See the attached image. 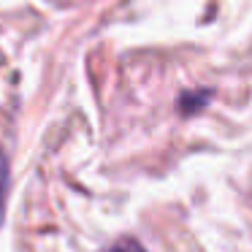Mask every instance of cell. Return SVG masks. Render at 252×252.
<instances>
[{
	"mask_svg": "<svg viewBox=\"0 0 252 252\" xmlns=\"http://www.w3.org/2000/svg\"><path fill=\"white\" fill-rule=\"evenodd\" d=\"M190 95L192 93H187V95L179 98V111H185V114H192V111L201 109V106L209 100V93H195V98H190Z\"/></svg>",
	"mask_w": 252,
	"mask_h": 252,
	"instance_id": "1",
	"label": "cell"
},
{
	"mask_svg": "<svg viewBox=\"0 0 252 252\" xmlns=\"http://www.w3.org/2000/svg\"><path fill=\"white\" fill-rule=\"evenodd\" d=\"M6 192H8V163L0 155V222H3V209H6Z\"/></svg>",
	"mask_w": 252,
	"mask_h": 252,
	"instance_id": "2",
	"label": "cell"
},
{
	"mask_svg": "<svg viewBox=\"0 0 252 252\" xmlns=\"http://www.w3.org/2000/svg\"><path fill=\"white\" fill-rule=\"evenodd\" d=\"M106 252H147V250H144L136 239H120V241H114Z\"/></svg>",
	"mask_w": 252,
	"mask_h": 252,
	"instance_id": "3",
	"label": "cell"
}]
</instances>
